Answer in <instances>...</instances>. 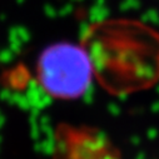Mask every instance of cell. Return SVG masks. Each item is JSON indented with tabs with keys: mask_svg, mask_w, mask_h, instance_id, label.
I'll use <instances>...</instances> for the list:
<instances>
[{
	"mask_svg": "<svg viewBox=\"0 0 159 159\" xmlns=\"http://www.w3.org/2000/svg\"><path fill=\"white\" fill-rule=\"evenodd\" d=\"M92 75L89 53L70 43L54 44L39 58V82L54 98L66 100L82 97L90 85Z\"/></svg>",
	"mask_w": 159,
	"mask_h": 159,
	"instance_id": "1",
	"label": "cell"
}]
</instances>
